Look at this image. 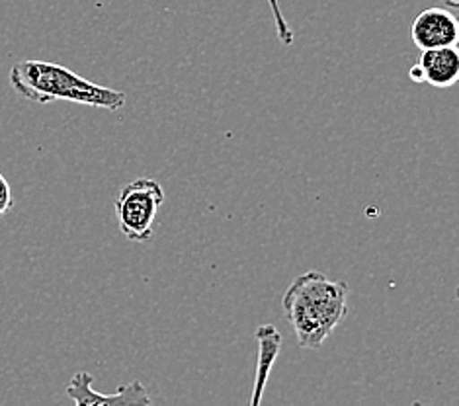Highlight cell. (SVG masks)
<instances>
[{
  "label": "cell",
  "instance_id": "1",
  "mask_svg": "<svg viewBox=\"0 0 459 406\" xmlns=\"http://www.w3.org/2000/svg\"><path fill=\"white\" fill-rule=\"evenodd\" d=\"M350 288L323 272H305L295 278L281 298V309L298 344L319 350L348 315Z\"/></svg>",
  "mask_w": 459,
  "mask_h": 406
},
{
  "label": "cell",
  "instance_id": "8",
  "mask_svg": "<svg viewBox=\"0 0 459 406\" xmlns=\"http://www.w3.org/2000/svg\"><path fill=\"white\" fill-rule=\"evenodd\" d=\"M270 10H272V18H274V26H276V34H278V39L281 41L283 48H291L293 41H295V36L291 28L288 26V20L286 16H283L281 13V6H280V0H266Z\"/></svg>",
  "mask_w": 459,
  "mask_h": 406
},
{
  "label": "cell",
  "instance_id": "7",
  "mask_svg": "<svg viewBox=\"0 0 459 406\" xmlns=\"http://www.w3.org/2000/svg\"><path fill=\"white\" fill-rule=\"evenodd\" d=\"M256 342H258V359H256V379H255V391L253 399L248 406H260L262 397H264V389L268 377L274 367L276 359L281 350V334L274 324H262L256 328Z\"/></svg>",
  "mask_w": 459,
  "mask_h": 406
},
{
  "label": "cell",
  "instance_id": "5",
  "mask_svg": "<svg viewBox=\"0 0 459 406\" xmlns=\"http://www.w3.org/2000/svg\"><path fill=\"white\" fill-rule=\"evenodd\" d=\"M411 39L420 51L455 48L459 41L457 16L447 8H426L412 20Z\"/></svg>",
  "mask_w": 459,
  "mask_h": 406
},
{
  "label": "cell",
  "instance_id": "6",
  "mask_svg": "<svg viewBox=\"0 0 459 406\" xmlns=\"http://www.w3.org/2000/svg\"><path fill=\"white\" fill-rule=\"evenodd\" d=\"M412 82L430 84L434 89H452L459 81V51L440 48L420 51V59L409 71Z\"/></svg>",
  "mask_w": 459,
  "mask_h": 406
},
{
  "label": "cell",
  "instance_id": "4",
  "mask_svg": "<svg viewBox=\"0 0 459 406\" xmlns=\"http://www.w3.org/2000/svg\"><path fill=\"white\" fill-rule=\"evenodd\" d=\"M67 397L74 406H155L147 387L141 381H131L116 393L94 391V377L89 371H76L67 385Z\"/></svg>",
  "mask_w": 459,
  "mask_h": 406
},
{
  "label": "cell",
  "instance_id": "3",
  "mask_svg": "<svg viewBox=\"0 0 459 406\" xmlns=\"http://www.w3.org/2000/svg\"><path fill=\"white\" fill-rule=\"evenodd\" d=\"M165 203V190L152 178H139L124 186L116 200L119 230L131 243H149L159 210Z\"/></svg>",
  "mask_w": 459,
  "mask_h": 406
},
{
  "label": "cell",
  "instance_id": "10",
  "mask_svg": "<svg viewBox=\"0 0 459 406\" xmlns=\"http://www.w3.org/2000/svg\"><path fill=\"white\" fill-rule=\"evenodd\" d=\"M444 3L450 6V8H457L459 6V0H444Z\"/></svg>",
  "mask_w": 459,
  "mask_h": 406
},
{
  "label": "cell",
  "instance_id": "9",
  "mask_svg": "<svg viewBox=\"0 0 459 406\" xmlns=\"http://www.w3.org/2000/svg\"><path fill=\"white\" fill-rule=\"evenodd\" d=\"M13 205H14L13 190H10V184L4 178V174L0 172V217L13 210Z\"/></svg>",
  "mask_w": 459,
  "mask_h": 406
},
{
  "label": "cell",
  "instance_id": "2",
  "mask_svg": "<svg viewBox=\"0 0 459 406\" xmlns=\"http://www.w3.org/2000/svg\"><path fill=\"white\" fill-rule=\"evenodd\" d=\"M10 86L16 94L36 104L73 102L108 112H117L127 102L122 91L94 84L57 63L20 61L10 69Z\"/></svg>",
  "mask_w": 459,
  "mask_h": 406
}]
</instances>
